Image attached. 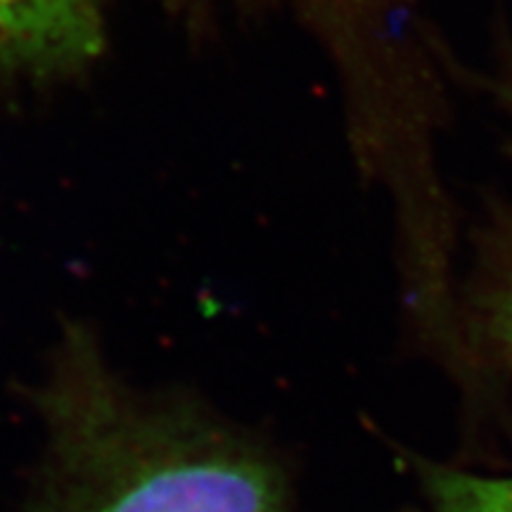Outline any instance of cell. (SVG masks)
Instances as JSON below:
<instances>
[{
	"mask_svg": "<svg viewBox=\"0 0 512 512\" xmlns=\"http://www.w3.org/2000/svg\"><path fill=\"white\" fill-rule=\"evenodd\" d=\"M432 512H512V477H482L441 465H422Z\"/></svg>",
	"mask_w": 512,
	"mask_h": 512,
	"instance_id": "3957f363",
	"label": "cell"
},
{
	"mask_svg": "<svg viewBox=\"0 0 512 512\" xmlns=\"http://www.w3.org/2000/svg\"><path fill=\"white\" fill-rule=\"evenodd\" d=\"M482 311L486 332L512 366V249L486 292Z\"/></svg>",
	"mask_w": 512,
	"mask_h": 512,
	"instance_id": "277c9868",
	"label": "cell"
},
{
	"mask_svg": "<svg viewBox=\"0 0 512 512\" xmlns=\"http://www.w3.org/2000/svg\"><path fill=\"white\" fill-rule=\"evenodd\" d=\"M171 12L195 17H214L221 12H254V10H290L292 15H309L325 8L332 0H164Z\"/></svg>",
	"mask_w": 512,
	"mask_h": 512,
	"instance_id": "5b68a950",
	"label": "cell"
},
{
	"mask_svg": "<svg viewBox=\"0 0 512 512\" xmlns=\"http://www.w3.org/2000/svg\"><path fill=\"white\" fill-rule=\"evenodd\" d=\"M102 0H0V76H67L102 55Z\"/></svg>",
	"mask_w": 512,
	"mask_h": 512,
	"instance_id": "7a4b0ae2",
	"label": "cell"
},
{
	"mask_svg": "<svg viewBox=\"0 0 512 512\" xmlns=\"http://www.w3.org/2000/svg\"><path fill=\"white\" fill-rule=\"evenodd\" d=\"M31 403L46 439L22 512H290L266 439L188 389L131 384L86 325H64Z\"/></svg>",
	"mask_w": 512,
	"mask_h": 512,
	"instance_id": "6da1fadb",
	"label": "cell"
},
{
	"mask_svg": "<svg viewBox=\"0 0 512 512\" xmlns=\"http://www.w3.org/2000/svg\"><path fill=\"white\" fill-rule=\"evenodd\" d=\"M498 93H501V98L505 100V105H508L510 110H512V79L503 81L501 86H498Z\"/></svg>",
	"mask_w": 512,
	"mask_h": 512,
	"instance_id": "8992f818",
	"label": "cell"
}]
</instances>
